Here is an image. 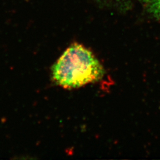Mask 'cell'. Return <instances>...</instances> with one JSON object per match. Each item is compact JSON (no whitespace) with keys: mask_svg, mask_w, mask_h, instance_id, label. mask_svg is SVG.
I'll return each mask as SVG.
<instances>
[{"mask_svg":"<svg viewBox=\"0 0 160 160\" xmlns=\"http://www.w3.org/2000/svg\"><path fill=\"white\" fill-rule=\"evenodd\" d=\"M52 78L65 88H78L101 80L104 69L92 52L74 44L63 52L52 69Z\"/></svg>","mask_w":160,"mask_h":160,"instance_id":"6da1fadb","label":"cell"},{"mask_svg":"<svg viewBox=\"0 0 160 160\" xmlns=\"http://www.w3.org/2000/svg\"><path fill=\"white\" fill-rule=\"evenodd\" d=\"M148 5L151 12L156 17L160 18V0H156Z\"/></svg>","mask_w":160,"mask_h":160,"instance_id":"7a4b0ae2","label":"cell"},{"mask_svg":"<svg viewBox=\"0 0 160 160\" xmlns=\"http://www.w3.org/2000/svg\"><path fill=\"white\" fill-rule=\"evenodd\" d=\"M156 1V0H148V2L149 4H150V2L151 3V2H154V1Z\"/></svg>","mask_w":160,"mask_h":160,"instance_id":"3957f363","label":"cell"}]
</instances>
